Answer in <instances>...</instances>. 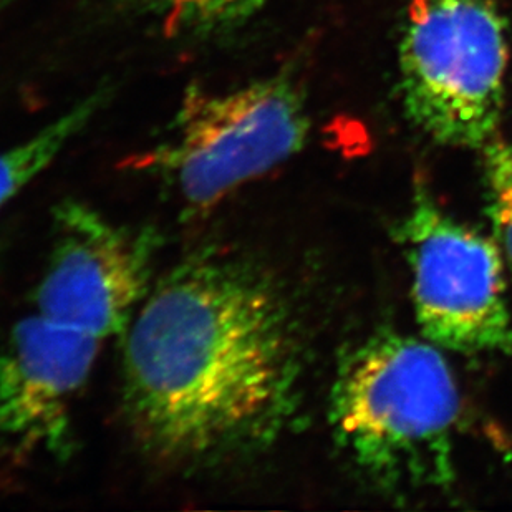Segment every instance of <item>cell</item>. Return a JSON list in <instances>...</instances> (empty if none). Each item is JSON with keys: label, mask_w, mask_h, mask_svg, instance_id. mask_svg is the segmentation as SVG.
<instances>
[{"label": "cell", "mask_w": 512, "mask_h": 512, "mask_svg": "<svg viewBox=\"0 0 512 512\" xmlns=\"http://www.w3.org/2000/svg\"><path fill=\"white\" fill-rule=\"evenodd\" d=\"M395 237L410 264L421 335L441 350L512 355V315L496 239L445 213L425 186L416 189Z\"/></svg>", "instance_id": "5b68a950"}, {"label": "cell", "mask_w": 512, "mask_h": 512, "mask_svg": "<svg viewBox=\"0 0 512 512\" xmlns=\"http://www.w3.org/2000/svg\"><path fill=\"white\" fill-rule=\"evenodd\" d=\"M483 168L494 239L512 271V143L491 141L483 148Z\"/></svg>", "instance_id": "30bf717a"}, {"label": "cell", "mask_w": 512, "mask_h": 512, "mask_svg": "<svg viewBox=\"0 0 512 512\" xmlns=\"http://www.w3.org/2000/svg\"><path fill=\"white\" fill-rule=\"evenodd\" d=\"M309 131L304 95L287 75L224 92L189 88L160 143L135 166L203 211L297 155Z\"/></svg>", "instance_id": "3957f363"}, {"label": "cell", "mask_w": 512, "mask_h": 512, "mask_svg": "<svg viewBox=\"0 0 512 512\" xmlns=\"http://www.w3.org/2000/svg\"><path fill=\"white\" fill-rule=\"evenodd\" d=\"M100 340L35 312L0 345V450L68 459L73 406L87 385Z\"/></svg>", "instance_id": "52a82bcc"}, {"label": "cell", "mask_w": 512, "mask_h": 512, "mask_svg": "<svg viewBox=\"0 0 512 512\" xmlns=\"http://www.w3.org/2000/svg\"><path fill=\"white\" fill-rule=\"evenodd\" d=\"M125 334L126 416L155 458L213 468L262 453L294 423L299 327L254 262L189 257L153 284Z\"/></svg>", "instance_id": "6da1fadb"}, {"label": "cell", "mask_w": 512, "mask_h": 512, "mask_svg": "<svg viewBox=\"0 0 512 512\" xmlns=\"http://www.w3.org/2000/svg\"><path fill=\"white\" fill-rule=\"evenodd\" d=\"M110 98L108 87L90 93L19 145L0 151V209L44 173L68 143L87 128Z\"/></svg>", "instance_id": "ba28073f"}, {"label": "cell", "mask_w": 512, "mask_h": 512, "mask_svg": "<svg viewBox=\"0 0 512 512\" xmlns=\"http://www.w3.org/2000/svg\"><path fill=\"white\" fill-rule=\"evenodd\" d=\"M158 249L155 229L120 226L65 199L54 209V244L35 312L100 342L125 334L153 287Z\"/></svg>", "instance_id": "8992f818"}, {"label": "cell", "mask_w": 512, "mask_h": 512, "mask_svg": "<svg viewBox=\"0 0 512 512\" xmlns=\"http://www.w3.org/2000/svg\"><path fill=\"white\" fill-rule=\"evenodd\" d=\"M459 413L455 373L430 340L378 330L340 357L330 390L332 436L383 493L453 486Z\"/></svg>", "instance_id": "7a4b0ae2"}, {"label": "cell", "mask_w": 512, "mask_h": 512, "mask_svg": "<svg viewBox=\"0 0 512 512\" xmlns=\"http://www.w3.org/2000/svg\"><path fill=\"white\" fill-rule=\"evenodd\" d=\"M267 0H121L173 39L209 40L247 24Z\"/></svg>", "instance_id": "9c48e42d"}, {"label": "cell", "mask_w": 512, "mask_h": 512, "mask_svg": "<svg viewBox=\"0 0 512 512\" xmlns=\"http://www.w3.org/2000/svg\"><path fill=\"white\" fill-rule=\"evenodd\" d=\"M508 35L494 0H413L398 49L411 123L440 145L486 148L503 113Z\"/></svg>", "instance_id": "277c9868"}]
</instances>
